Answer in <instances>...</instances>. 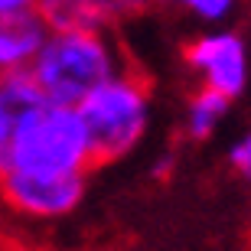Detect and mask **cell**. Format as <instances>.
Segmentation results:
<instances>
[{
    "mask_svg": "<svg viewBox=\"0 0 251 251\" xmlns=\"http://www.w3.org/2000/svg\"><path fill=\"white\" fill-rule=\"evenodd\" d=\"M26 69L46 101L78 104L101 82L127 69V59L111 26L46 29Z\"/></svg>",
    "mask_w": 251,
    "mask_h": 251,
    "instance_id": "1",
    "label": "cell"
},
{
    "mask_svg": "<svg viewBox=\"0 0 251 251\" xmlns=\"http://www.w3.org/2000/svg\"><path fill=\"white\" fill-rule=\"evenodd\" d=\"M3 167L33 170V173H82L95 163L92 137L75 104L39 101L20 114L7 147ZM0 167V170H3Z\"/></svg>",
    "mask_w": 251,
    "mask_h": 251,
    "instance_id": "2",
    "label": "cell"
},
{
    "mask_svg": "<svg viewBox=\"0 0 251 251\" xmlns=\"http://www.w3.org/2000/svg\"><path fill=\"white\" fill-rule=\"evenodd\" d=\"M92 137L95 163H114L140 147L153 121L150 88L134 69H121L75 104Z\"/></svg>",
    "mask_w": 251,
    "mask_h": 251,
    "instance_id": "3",
    "label": "cell"
},
{
    "mask_svg": "<svg viewBox=\"0 0 251 251\" xmlns=\"http://www.w3.org/2000/svg\"><path fill=\"white\" fill-rule=\"evenodd\" d=\"M82 173H33V170H0V196L23 219L59 222L72 215L85 199Z\"/></svg>",
    "mask_w": 251,
    "mask_h": 251,
    "instance_id": "4",
    "label": "cell"
},
{
    "mask_svg": "<svg viewBox=\"0 0 251 251\" xmlns=\"http://www.w3.org/2000/svg\"><path fill=\"white\" fill-rule=\"evenodd\" d=\"M186 59L189 72L202 88L225 95V98H238L248 85V46L245 39L232 29H209L199 33L196 39L186 43Z\"/></svg>",
    "mask_w": 251,
    "mask_h": 251,
    "instance_id": "5",
    "label": "cell"
},
{
    "mask_svg": "<svg viewBox=\"0 0 251 251\" xmlns=\"http://www.w3.org/2000/svg\"><path fill=\"white\" fill-rule=\"evenodd\" d=\"M39 101H46V98L39 92V85L33 82L29 69L0 72V167L7 160V147H10V137H13V127H17L20 114L29 111Z\"/></svg>",
    "mask_w": 251,
    "mask_h": 251,
    "instance_id": "6",
    "label": "cell"
},
{
    "mask_svg": "<svg viewBox=\"0 0 251 251\" xmlns=\"http://www.w3.org/2000/svg\"><path fill=\"white\" fill-rule=\"evenodd\" d=\"M43 36H46V26L36 13L20 20H0V72L26 69Z\"/></svg>",
    "mask_w": 251,
    "mask_h": 251,
    "instance_id": "7",
    "label": "cell"
},
{
    "mask_svg": "<svg viewBox=\"0 0 251 251\" xmlns=\"http://www.w3.org/2000/svg\"><path fill=\"white\" fill-rule=\"evenodd\" d=\"M228 108H232V98L212 92V88H196L186 101V111H183V127H186L189 140H209L215 130L222 127V121L228 118Z\"/></svg>",
    "mask_w": 251,
    "mask_h": 251,
    "instance_id": "8",
    "label": "cell"
},
{
    "mask_svg": "<svg viewBox=\"0 0 251 251\" xmlns=\"http://www.w3.org/2000/svg\"><path fill=\"white\" fill-rule=\"evenodd\" d=\"M36 17L46 29H85V26H108L104 10L98 0H39Z\"/></svg>",
    "mask_w": 251,
    "mask_h": 251,
    "instance_id": "9",
    "label": "cell"
},
{
    "mask_svg": "<svg viewBox=\"0 0 251 251\" xmlns=\"http://www.w3.org/2000/svg\"><path fill=\"white\" fill-rule=\"evenodd\" d=\"M179 7H186L193 17H199L202 23H222L228 13L235 10L238 0H176Z\"/></svg>",
    "mask_w": 251,
    "mask_h": 251,
    "instance_id": "10",
    "label": "cell"
},
{
    "mask_svg": "<svg viewBox=\"0 0 251 251\" xmlns=\"http://www.w3.org/2000/svg\"><path fill=\"white\" fill-rule=\"evenodd\" d=\"M228 163L235 167V173H238L245 183H251V130H245L242 137L228 147Z\"/></svg>",
    "mask_w": 251,
    "mask_h": 251,
    "instance_id": "11",
    "label": "cell"
},
{
    "mask_svg": "<svg viewBox=\"0 0 251 251\" xmlns=\"http://www.w3.org/2000/svg\"><path fill=\"white\" fill-rule=\"evenodd\" d=\"M39 0H0V20H20L36 13Z\"/></svg>",
    "mask_w": 251,
    "mask_h": 251,
    "instance_id": "12",
    "label": "cell"
},
{
    "mask_svg": "<svg viewBox=\"0 0 251 251\" xmlns=\"http://www.w3.org/2000/svg\"><path fill=\"white\" fill-rule=\"evenodd\" d=\"M170 170H173V153H160V157H157V167H153V173H157V176H167Z\"/></svg>",
    "mask_w": 251,
    "mask_h": 251,
    "instance_id": "13",
    "label": "cell"
},
{
    "mask_svg": "<svg viewBox=\"0 0 251 251\" xmlns=\"http://www.w3.org/2000/svg\"><path fill=\"white\" fill-rule=\"evenodd\" d=\"M153 3H176V0H153Z\"/></svg>",
    "mask_w": 251,
    "mask_h": 251,
    "instance_id": "14",
    "label": "cell"
}]
</instances>
